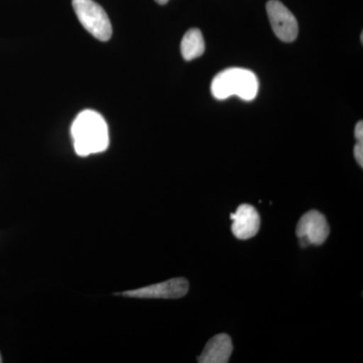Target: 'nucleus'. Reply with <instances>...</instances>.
Instances as JSON below:
<instances>
[{
  "mask_svg": "<svg viewBox=\"0 0 363 363\" xmlns=\"http://www.w3.org/2000/svg\"><path fill=\"white\" fill-rule=\"evenodd\" d=\"M354 157L357 159L358 164L363 167V140L357 142L354 147Z\"/></svg>",
  "mask_w": 363,
  "mask_h": 363,
  "instance_id": "9d476101",
  "label": "nucleus"
},
{
  "mask_svg": "<svg viewBox=\"0 0 363 363\" xmlns=\"http://www.w3.org/2000/svg\"><path fill=\"white\" fill-rule=\"evenodd\" d=\"M188 291L187 279L176 278L138 289V290L128 291L121 295L125 296V297L143 298H180L184 297Z\"/></svg>",
  "mask_w": 363,
  "mask_h": 363,
  "instance_id": "423d86ee",
  "label": "nucleus"
},
{
  "mask_svg": "<svg viewBox=\"0 0 363 363\" xmlns=\"http://www.w3.org/2000/svg\"><path fill=\"white\" fill-rule=\"evenodd\" d=\"M211 92L218 100H225L236 95L245 101H252L259 92V80L253 72L247 69H226L215 76Z\"/></svg>",
  "mask_w": 363,
  "mask_h": 363,
  "instance_id": "f03ea898",
  "label": "nucleus"
},
{
  "mask_svg": "<svg viewBox=\"0 0 363 363\" xmlns=\"http://www.w3.org/2000/svg\"><path fill=\"white\" fill-rule=\"evenodd\" d=\"M71 135L79 157H87L108 149V126L96 111L87 109L80 112L72 124Z\"/></svg>",
  "mask_w": 363,
  "mask_h": 363,
  "instance_id": "f257e3e1",
  "label": "nucleus"
},
{
  "mask_svg": "<svg viewBox=\"0 0 363 363\" xmlns=\"http://www.w3.org/2000/svg\"><path fill=\"white\" fill-rule=\"evenodd\" d=\"M296 233L301 247H307L310 245L319 247L328 238L330 228L323 214L316 210H311L301 217Z\"/></svg>",
  "mask_w": 363,
  "mask_h": 363,
  "instance_id": "20e7f679",
  "label": "nucleus"
},
{
  "mask_svg": "<svg viewBox=\"0 0 363 363\" xmlns=\"http://www.w3.org/2000/svg\"><path fill=\"white\" fill-rule=\"evenodd\" d=\"M233 220L231 230L236 238L241 240H250L257 235L260 227L259 212L250 204H242L230 215Z\"/></svg>",
  "mask_w": 363,
  "mask_h": 363,
  "instance_id": "0eeeda50",
  "label": "nucleus"
},
{
  "mask_svg": "<svg viewBox=\"0 0 363 363\" xmlns=\"http://www.w3.org/2000/svg\"><path fill=\"white\" fill-rule=\"evenodd\" d=\"M157 4H161V6H164V4H167L169 2V0H156Z\"/></svg>",
  "mask_w": 363,
  "mask_h": 363,
  "instance_id": "f8f14e48",
  "label": "nucleus"
},
{
  "mask_svg": "<svg viewBox=\"0 0 363 363\" xmlns=\"http://www.w3.org/2000/svg\"><path fill=\"white\" fill-rule=\"evenodd\" d=\"M267 13L272 30L279 40L294 42L298 37V26L295 16L279 0H269Z\"/></svg>",
  "mask_w": 363,
  "mask_h": 363,
  "instance_id": "39448f33",
  "label": "nucleus"
},
{
  "mask_svg": "<svg viewBox=\"0 0 363 363\" xmlns=\"http://www.w3.org/2000/svg\"><path fill=\"white\" fill-rule=\"evenodd\" d=\"M354 135L357 142L363 140V123L362 121H358L357 126H355Z\"/></svg>",
  "mask_w": 363,
  "mask_h": 363,
  "instance_id": "9b49d317",
  "label": "nucleus"
},
{
  "mask_svg": "<svg viewBox=\"0 0 363 363\" xmlns=\"http://www.w3.org/2000/svg\"><path fill=\"white\" fill-rule=\"evenodd\" d=\"M204 52L205 42L201 30L198 28H191L182 40V56L186 61H192L201 57Z\"/></svg>",
  "mask_w": 363,
  "mask_h": 363,
  "instance_id": "1a4fd4ad",
  "label": "nucleus"
},
{
  "mask_svg": "<svg viewBox=\"0 0 363 363\" xmlns=\"http://www.w3.org/2000/svg\"><path fill=\"white\" fill-rule=\"evenodd\" d=\"M2 362V358H1V355H0V363Z\"/></svg>",
  "mask_w": 363,
  "mask_h": 363,
  "instance_id": "ddd939ff",
  "label": "nucleus"
},
{
  "mask_svg": "<svg viewBox=\"0 0 363 363\" xmlns=\"http://www.w3.org/2000/svg\"><path fill=\"white\" fill-rule=\"evenodd\" d=\"M73 9L81 25L101 42L111 40L112 26L108 16L94 0H73Z\"/></svg>",
  "mask_w": 363,
  "mask_h": 363,
  "instance_id": "7ed1b4c3",
  "label": "nucleus"
},
{
  "mask_svg": "<svg viewBox=\"0 0 363 363\" xmlns=\"http://www.w3.org/2000/svg\"><path fill=\"white\" fill-rule=\"evenodd\" d=\"M233 346L227 334H218L210 339L198 357L200 363H226L233 354Z\"/></svg>",
  "mask_w": 363,
  "mask_h": 363,
  "instance_id": "6e6552de",
  "label": "nucleus"
}]
</instances>
